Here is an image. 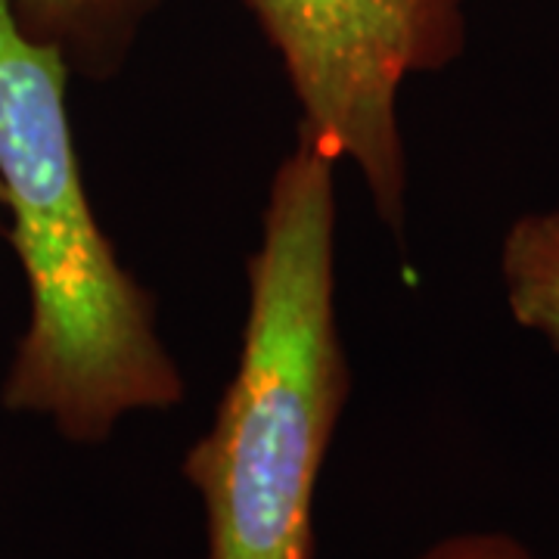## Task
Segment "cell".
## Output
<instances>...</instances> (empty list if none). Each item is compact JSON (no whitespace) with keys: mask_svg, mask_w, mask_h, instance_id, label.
I'll list each match as a JSON object with an SVG mask.
<instances>
[{"mask_svg":"<svg viewBox=\"0 0 559 559\" xmlns=\"http://www.w3.org/2000/svg\"><path fill=\"white\" fill-rule=\"evenodd\" d=\"M500 283L513 320L559 355V209L528 212L507 227Z\"/></svg>","mask_w":559,"mask_h":559,"instance_id":"5","label":"cell"},{"mask_svg":"<svg viewBox=\"0 0 559 559\" xmlns=\"http://www.w3.org/2000/svg\"><path fill=\"white\" fill-rule=\"evenodd\" d=\"M333 168L299 134L271 180L240 364L180 466L205 510V559H314L318 476L352 392Z\"/></svg>","mask_w":559,"mask_h":559,"instance_id":"2","label":"cell"},{"mask_svg":"<svg viewBox=\"0 0 559 559\" xmlns=\"http://www.w3.org/2000/svg\"><path fill=\"white\" fill-rule=\"evenodd\" d=\"M417 559H540L507 532H457L432 544Z\"/></svg>","mask_w":559,"mask_h":559,"instance_id":"6","label":"cell"},{"mask_svg":"<svg viewBox=\"0 0 559 559\" xmlns=\"http://www.w3.org/2000/svg\"><path fill=\"white\" fill-rule=\"evenodd\" d=\"M162 0H10L25 38L60 53L69 75L109 81L121 72Z\"/></svg>","mask_w":559,"mask_h":559,"instance_id":"4","label":"cell"},{"mask_svg":"<svg viewBox=\"0 0 559 559\" xmlns=\"http://www.w3.org/2000/svg\"><path fill=\"white\" fill-rule=\"evenodd\" d=\"M0 209H3V200H0Z\"/></svg>","mask_w":559,"mask_h":559,"instance_id":"7","label":"cell"},{"mask_svg":"<svg viewBox=\"0 0 559 559\" xmlns=\"http://www.w3.org/2000/svg\"><path fill=\"white\" fill-rule=\"evenodd\" d=\"M274 47L301 138L360 171L389 230H404L399 91L466 50V0H240Z\"/></svg>","mask_w":559,"mask_h":559,"instance_id":"3","label":"cell"},{"mask_svg":"<svg viewBox=\"0 0 559 559\" xmlns=\"http://www.w3.org/2000/svg\"><path fill=\"white\" fill-rule=\"evenodd\" d=\"M69 69L20 32L0 0V200L28 283V326L0 404L100 444L121 419L171 411L183 377L156 330V301L121 267L81 183Z\"/></svg>","mask_w":559,"mask_h":559,"instance_id":"1","label":"cell"}]
</instances>
